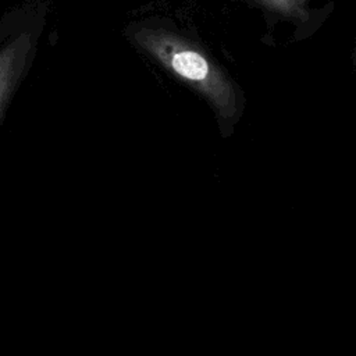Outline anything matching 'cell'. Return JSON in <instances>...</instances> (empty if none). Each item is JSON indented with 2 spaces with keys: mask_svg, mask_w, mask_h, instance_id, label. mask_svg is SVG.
I'll use <instances>...</instances> for the list:
<instances>
[{
  "mask_svg": "<svg viewBox=\"0 0 356 356\" xmlns=\"http://www.w3.org/2000/svg\"><path fill=\"white\" fill-rule=\"evenodd\" d=\"M135 40L165 68L202 93L222 117L235 114L236 92L231 81L193 43L175 33L150 28L136 31Z\"/></svg>",
  "mask_w": 356,
  "mask_h": 356,
  "instance_id": "cell-1",
  "label": "cell"
},
{
  "mask_svg": "<svg viewBox=\"0 0 356 356\" xmlns=\"http://www.w3.org/2000/svg\"><path fill=\"white\" fill-rule=\"evenodd\" d=\"M26 49L28 43L19 40L0 51V110L11 88L13 81L18 75V70L21 63L24 61Z\"/></svg>",
  "mask_w": 356,
  "mask_h": 356,
  "instance_id": "cell-2",
  "label": "cell"
},
{
  "mask_svg": "<svg viewBox=\"0 0 356 356\" xmlns=\"http://www.w3.org/2000/svg\"><path fill=\"white\" fill-rule=\"evenodd\" d=\"M260 4L277 13L305 18V1L306 0H257Z\"/></svg>",
  "mask_w": 356,
  "mask_h": 356,
  "instance_id": "cell-3",
  "label": "cell"
}]
</instances>
